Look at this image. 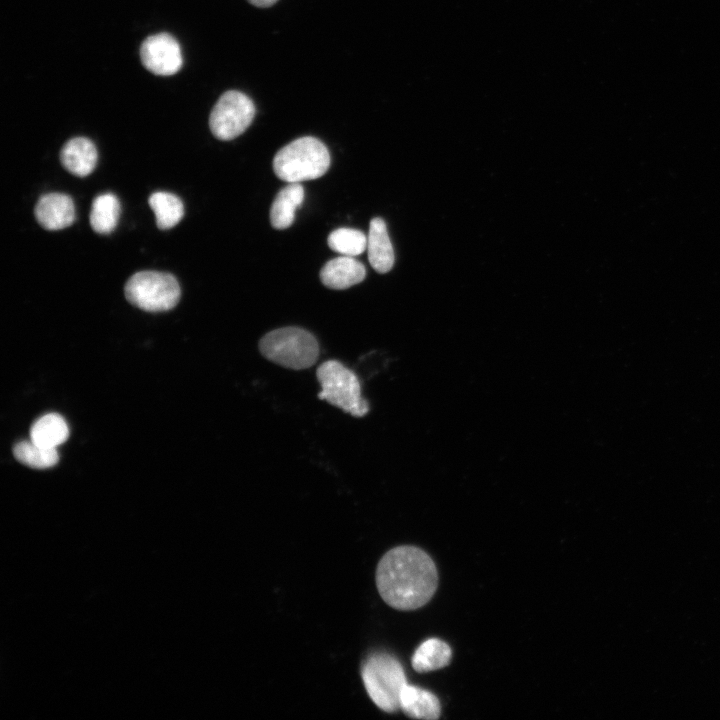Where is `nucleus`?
<instances>
[{
    "label": "nucleus",
    "mask_w": 720,
    "mask_h": 720,
    "mask_svg": "<svg viewBox=\"0 0 720 720\" xmlns=\"http://www.w3.org/2000/svg\"><path fill=\"white\" fill-rule=\"evenodd\" d=\"M259 350L269 361L294 370L313 366L320 352L315 336L296 326L268 332L259 341Z\"/></svg>",
    "instance_id": "nucleus-3"
},
{
    "label": "nucleus",
    "mask_w": 720,
    "mask_h": 720,
    "mask_svg": "<svg viewBox=\"0 0 720 720\" xmlns=\"http://www.w3.org/2000/svg\"><path fill=\"white\" fill-rule=\"evenodd\" d=\"M98 159L94 143L85 137H75L67 141L61 149L60 160L63 167L78 177L88 176L96 167Z\"/></svg>",
    "instance_id": "nucleus-11"
},
{
    "label": "nucleus",
    "mask_w": 720,
    "mask_h": 720,
    "mask_svg": "<svg viewBox=\"0 0 720 720\" xmlns=\"http://www.w3.org/2000/svg\"><path fill=\"white\" fill-rule=\"evenodd\" d=\"M330 166V154L319 139L298 138L281 148L273 159L276 176L287 183H300L324 175Z\"/></svg>",
    "instance_id": "nucleus-2"
},
{
    "label": "nucleus",
    "mask_w": 720,
    "mask_h": 720,
    "mask_svg": "<svg viewBox=\"0 0 720 720\" xmlns=\"http://www.w3.org/2000/svg\"><path fill=\"white\" fill-rule=\"evenodd\" d=\"M121 208L118 198L112 193L97 196L90 211V225L99 234L111 233L118 224Z\"/></svg>",
    "instance_id": "nucleus-17"
},
{
    "label": "nucleus",
    "mask_w": 720,
    "mask_h": 720,
    "mask_svg": "<svg viewBox=\"0 0 720 720\" xmlns=\"http://www.w3.org/2000/svg\"><path fill=\"white\" fill-rule=\"evenodd\" d=\"M320 280L328 288L346 289L362 282L365 266L354 257L340 256L328 261L320 271Z\"/></svg>",
    "instance_id": "nucleus-10"
},
{
    "label": "nucleus",
    "mask_w": 720,
    "mask_h": 720,
    "mask_svg": "<svg viewBox=\"0 0 720 720\" xmlns=\"http://www.w3.org/2000/svg\"><path fill=\"white\" fill-rule=\"evenodd\" d=\"M304 188L300 183H288L276 195L270 208V222L275 229L290 227L296 210L304 201Z\"/></svg>",
    "instance_id": "nucleus-13"
},
{
    "label": "nucleus",
    "mask_w": 720,
    "mask_h": 720,
    "mask_svg": "<svg viewBox=\"0 0 720 720\" xmlns=\"http://www.w3.org/2000/svg\"><path fill=\"white\" fill-rule=\"evenodd\" d=\"M400 709L409 717L434 720L440 716V703L431 692L406 684L400 696Z\"/></svg>",
    "instance_id": "nucleus-14"
},
{
    "label": "nucleus",
    "mask_w": 720,
    "mask_h": 720,
    "mask_svg": "<svg viewBox=\"0 0 720 720\" xmlns=\"http://www.w3.org/2000/svg\"><path fill=\"white\" fill-rule=\"evenodd\" d=\"M361 676L371 700L388 713L400 709V696L407 684L400 662L392 655L377 652L362 664Z\"/></svg>",
    "instance_id": "nucleus-4"
},
{
    "label": "nucleus",
    "mask_w": 720,
    "mask_h": 720,
    "mask_svg": "<svg viewBox=\"0 0 720 720\" xmlns=\"http://www.w3.org/2000/svg\"><path fill=\"white\" fill-rule=\"evenodd\" d=\"M250 4L260 7L267 8L274 5L278 0H247Z\"/></svg>",
    "instance_id": "nucleus-21"
},
{
    "label": "nucleus",
    "mask_w": 720,
    "mask_h": 720,
    "mask_svg": "<svg viewBox=\"0 0 720 720\" xmlns=\"http://www.w3.org/2000/svg\"><path fill=\"white\" fill-rule=\"evenodd\" d=\"M316 376L321 386L319 399L354 417H363L369 412V404L362 397L357 375L341 362H323L317 368Z\"/></svg>",
    "instance_id": "nucleus-5"
},
{
    "label": "nucleus",
    "mask_w": 720,
    "mask_h": 720,
    "mask_svg": "<svg viewBox=\"0 0 720 720\" xmlns=\"http://www.w3.org/2000/svg\"><path fill=\"white\" fill-rule=\"evenodd\" d=\"M452 655L451 648L440 639L422 642L413 654L411 663L417 672H429L447 666Z\"/></svg>",
    "instance_id": "nucleus-16"
},
{
    "label": "nucleus",
    "mask_w": 720,
    "mask_h": 720,
    "mask_svg": "<svg viewBox=\"0 0 720 720\" xmlns=\"http://www.w3.org/2000/svg\"><path fill=\"white\" fill-rule=\"evenodd\" d=\"M142 65L159 76L176 74L182 67L183 58L178 41L168 33L148 36L140 46Z\"/></svg>",
    "instance_id": "nucleus-8"
},
{
    "label": "nucleus",
    "mask_w": 720,
    "mask_h": 720,
    "mask_svg": "<svg viewBox=\"0 0 720 720\" xmlns=\"http://www.w3.org/2000/svg\"><path fill=\"white\" fill-rule=\"evenodd\" d=\"M376 585L389 606L403 611L415 610L434 595L438 573L425 551L415 546H398L386 552L379 561Z\"/></svg>",
    "instance_id": "nucleus-1"
},
{
    "label": "nucleus",
    "mask_w": 720,
    "mask_h": 720,
    "mask_svg": "<svg viewBox=\"0 0 720 720\" xmlns=\"http://www.w3.org/2000/svg\"><path fill=\"white\" fill-rule=\"evenodd\" d=\"M148 203L155 214L157 227L167 230L177 225L184 216V205L181 199L164 191L150 195Z\"/></svg>",
    "instance_id": "nucleus-18"
},
{
    "label": "nucleus",
    "mask_w": 720,
    "mask_h": 720,
    "mask_svg": "<svg viewBox=\"0 0 720 720\" xmlns=\"http://www.w3.org/2000/svg\"><path fill=\"white\" fill-rule=\"evenodd\" d=\"M367 252L370 265L378 273H387L394 265V250L386 223L375 217L370 221L367 236Z\"/></svg>",
    "instance_id": "nucleus-12"
},
{
    "label": "nucleus",
    "mask_w": 720,
    "mask_h": 720,
    "mask_svg": "<svg viewBox=\"0 0 720 720\" xmlns=\"http://www.w3.org/2000/svg\"><path fill=\"white\" fill-rule=\"evenodd\" d=\"M38 223L46 230H61L75 220V207L70 196L63 193L42 195L34 208Z\"/></svg>",
    "instance_id": "nucleus-9"
},
{
    "label": "nucleus",
    "mask_w": 720,
    "mask_h": 720,
    "mask_svg": "<svg viewBox=\"0 0 720 720\" xmlns=\"http://www.w3.org/2000/svg\"><path fill=\"white\" fill-rule=\"evenodd\" d=\"M124 292L132 305L148 312L174 308L181 295L180 285L172 274L151 270L133 274L126 282Z\"/></svg>",
    "instance_id": "nucleus-6"
},
{
    "label": "nucleus",
    "mask_w": 720,
    "mask_h": 720,
    "mask_svg": "<svg viewBox=\"0 0 720 720\" xmlns=\"http://www.w3.org/2000/svg\"><path fill=\"white\" fill-rule=\"evenodd\" d=\"M69 436V429L64 418L57 413L46 414L37 419L30 429V440L35 444L56 448L64 443Z\"/></svg>",
    "instance_id": "nucleus-15"
},
{
    "label": "nucleus",
    "mask_w": 720,
    "mask_h": 720,
    "mask_svg": "<svg viewBox=\"0 0 720 720\" xmlns=\"http://www.w3.org/2000/svg\"><path fill=\"white\" fill-rule=\"evenodd\" d=\"M327 243L333 251L354 257L362 254L367 248V236L357 229L339 228L330 233Z\"/></svg>",
    "instance_id": "nucleus-20"
},
{
    "label": "nucleus",
    "mask_w": 720,
    "mask_h": 720,
    "mask_svg": "<svg viewBox=\"0 0 720 720\" xmlns=\"http://www.w3.org/2000/svg\"><path fill=\"white\" fill-rule=\"evenodd\" d=\"M255 112L254 103L247 95L236 90L226 91L211 110L210 130L219 140H232L246 131Z\"/></svg>",
    "instance_id": "nucleus-7"
},
{
    "label": "nucleus",
    "mask_w": 720,
    "mask_h": 720,
    "mask_svg": "<svg viewBox=\"0 0 720 720\" xmlns=\"http://www.w3.org/2000/svg\"><path fill=\"white\" fill-rule=\"evenodd\" d=\"M14 457L22 464L34 469H47L59 460L56 448H46L30 441H20L13 447Z\"/></svg>",
    "instance_id": "nucleus-19"
}]
</instances>
